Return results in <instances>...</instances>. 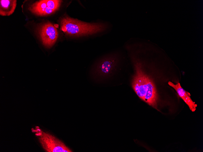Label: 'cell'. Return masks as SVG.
<instances>
[{"label":"cell","mask_w":203,"mask_h":152,"mask_svg":"<svg viewBox=\"0 0 203 152\" xmlns=\"http://www.w3.org/2000/svg\"><path fill=\"white\" fill-rule=\"evenodd\" d=\"M136 64V73L132 84L133 89L140 99L156 108L158 96L154 84L140 66Z\"/></svg>","instance_id":"obj_1"},{"label":"cell","mask_w":203,"mask_h":152,"mask_svg":"<svg viewBox=\"0 0 203 152\" xmlns=\"http://www.w3.org/2000/svg\"><path fill=\"white\" fill-rule=\"evenodd\" d=\"M60 28L67 35L78 36L99 32L104 30L106 26L101 23H87L66 16L61 20Z\"/></svg>","instance_id":"obj_2"},{"label":"cell","mask_w":203,"mask_h":152,"mask_svg":"<svg viewBox=\"0 0 203 152\" xmlns=\"http://www.w3.org/2000/svg\"><path fill=\"white\" fill-rule=\"evenodd\" d=\"M118 59L116 55H110L101 59L91 71V76L96 79H104L110 76L117 66Z\"/></svg>","instance_id":"obj_3"},{"label":"cell","mask_w":203,"mask_h":152,"mask_svg":"<svg viewBox=\"0 0 203 152\" xmlns=\"http://www.w3.org/2000/svg\"><path fill=\"white\" fill-rule=\"evenodd\" d=\"M38 134L40 142L46 152H72L62 141L49 133L41 131Z\"/></svg>","instance_id":"obj_4"},{"label":"cell","mask_w":203,"mask_h":152,"mask_svg":"<svg viewBox=\"0 0 203 152\" xmlns=\"http://www.w3.org/2000/svg\"><path fill=\"white\" fill-rule=\"evenodd\" d=\"M61 2L62 1L59 0H40L33 3L28 9L37 15H47L57 10Z\"/></svg>","instance_id":"obj_5"},{"label":"cell","mask_w":203,"mask_h":152,"mask_svg":"<svg viewBox=\"0 0 203 152\" xmlns=\"http://www.w3.org/2000/svg\"><path fill=\"white\" fill-rule=\"evenodd\" d=\"M39 32L43 45L48 48L54 44L58 37L57 29L50 22H47L41 25L40 27Z\"/></svg>","instance_id":"obj_6"},{"label":"cell","mask_w":203,"mask_h":152,"mask_svg":"<svg viewBox=\"0 0 203 152\" xmlns=\"http://www.w3.org/2000/svg\"><path fill=\"white\" fill-rule=\"evenodd\" d=\"M168 84L176 90L179 96L188 106L190 110L192 112L195 111L197 106V104L192 100L190 93L183 89L180 83L174 84L172 82L169 81Z\"/></svg>","instance_id":"obj_7"},{"label":"cell","mask_w":203,"mask_h":152,"mask_svg":"<svg viewBox=\"0 0 203 152\" xmlns=\"http://www.w3.org/2000/svg\"><path fill=\"white\" fill-rule=\"evenodd\" d=\"M16 0H0V14L2 16H9L14 11L16 6Z\"/></svg>","instance_id":"obj_8"}]
</instances>
